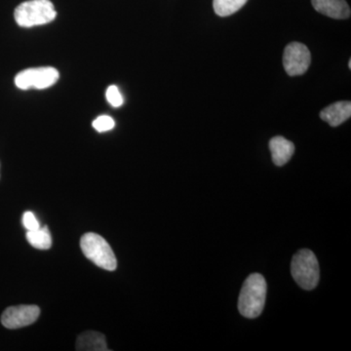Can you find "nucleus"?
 Segmentation results:
<instances>
[{
  "mask_svg": "<svg viewBox=\"0 0 351 351\" xmlns=\"http://www.w3.org/2000/svg\"><path fill=\"white\" fill-rule=\"evenodd\" d=\"M23 225L27 230H38L40 228L38 219L32 212H25L23 216Z\"/></svg>",
  "mask_w": 351,
  "mask_h": 351,
  "instance_id": "nucleus-16",
  "label": "nucleus"
},
{
  "mask_svg": "<svg viewBox=\"0 0 351 351\" xmlns=\"http://www.w3.org/2000/svg\"><path fill=\"white\" fill-rule=\"evenodd\" d=\"M27 239L32 247L39 250H48L52 245V239L47 226L39 228L38 230H27Z\"/></svg>",
  "mask_w": 351,
  "mask_h": 351,
  "instance_id": "nucleus-12",
  "label": "nucleus"
},
{
  "mask_svg": "<svg viewBox=\"0 0 351 351\" xmlns=\"http://www.w3.org/2000/svg\"><path fill=\"white\" fill-rule=\"evenodd\" d=\"M59 71L52 66L27 69L15 77L16 86L22 90L46 89L53 86L59 80Z\"/></svg>",
  "mask_w": 351,
  "mask_h": 351,
  "instance_id": "nucleus-5",
  "label": "nucleus"
},
{
  "mask_svg": "<svg viewBox=\"0 0 351 351\" xmlns=\"http://www.w3.org/2000/svg\"><path fill=\"white\" fill-rule=\"evenodd\" d=\"M106 95H107L108 103H110L113 108L121 107L122 104H123V98H122V95L120 93L119 88L114 86V85L108 87Z\"/></svg>",
  "mask_w": 351,
  "mask_h": 351,
  "instance_id": "nucleus-15",
  "label": "nucleus"
},
{
  "mask_svg": "<svg viewBox=\"0 0 351 351\" xmlns=\"http://www.w3.org/2000/svg\"><path fill=\"white\" fill-rule=\"evenodd\" d=\"M248 0H213L215 13L219 17H228L237 13Z\"/></svg>",
  "mask_w": 351,
  "mask_h": 351,
  "instance_id": "nucleus-13",
  "label": "nucleus"
},
{
  "mask_svg": "<svg viewBox=\"0 0 351 351\" xmlns=\"http://www.w3.org/2000/svg\"><path fill=\"white\" fill-rule=\"evenodd\" d=\"M291 274L300 287L313 290L319 282L320 270L317 258L313 252L302 249L293 257Z\"/></svg>",
  "mask_w": 351,
  "mask_h": 351,
  "instance_id": "nucleus-3",
  "label": "nucleus"
},
{
  "mask_svg": "<svg viewBox=\"0 0 351 351\" xmlns=\"http://www.w3.org/2000/svg\"><path fill=\"white\" fill-rule=\"evenodd\" d=\"M269 149L272 161L279 167L285 165L295 152L294 144L281 136H276L270 140Z\"/></svg>",
  "mask_w": 351,
  "mask_h": 351,
  "instance_id": "nucleus-10",
  "label": "nucleus"
},
{
  "mask_svg": "<svg viewBox=\"0 0 351 351\" xmlns=\"http://www.w3.org/2000/svg\"><path fill=\"white\" fill-rule=\"evenodd\" d=\"M40 315L38 306H10L1 316V323L7 329H20L34 324Z\"/></svg>",
  "mask_w": 351,
  "mask_h": 351,
  "instance_id": "nucleus-7",
  "label": "nucleus"
},
{
  "mask_svg": "<svg viewBox=\"0 0 351 351\" xmlns=\"http://www.w3.org/2000/svg\"><path fill=\"white\" fill-rule=\"evenodd\" d=\"M267 281L262 274H253L247 277L239 295V313L251 319L260 316L267 300Z\"/></svg>",
  "mask_w": 351,
  "mask_h": 351,
  "instance_id": "nucleus-1",
  "label": "nucleus"
},
{
  "mask_svg": "<svg viewBox=\"0 0 351 351\" xmlns=\"http://www.w3.org/2000/svg\"><path fill=\"white\" fill-rule=\"evenodd\" d=\"M317 12L337 20H346L350 17V8L346 0H311Z\"/></svg>",
  "mask_w": 351,
  "mask_h": 351,
  "instance_id": "nucleus-8",
  "label": "nucleus"
},
{
  "mask_svg": "<svg viewBox=\"0 0 351 351\" xmlns=\"http://www.w3.org/2000/svg\"><path fill=\"white\" fill-rule=\"evenodd\" d=\"M348 66H350V69H351V60H350V64H348Z\"/></svg>",
  "mask_w": 351,
  "mask_h": 351,
  "instance_id": "nucleus-17",
  "label": "nucleus"
},
{
  "mask_svg": "<svg viewBox=\"0 0 351 351\" xmlns=\"http://www.w3.org/2000/svg\"><path fill=\"white\" fill-rule=\"evenodd\" d=\"M76 350L107 351V341L101 332L89 331L80 335L76 341Z\"/></svg>",
  "mask_w": 351,
  "mask_h": 351,
  "instance_id": "nucleus-11",
  "label": "nucleus"
},
{
  "mask_svg": "<svg viewBox=\"0 0 351 351\" xmlns=\"http://www.w3.org/2000/svg\"><path fill=\"white\" fill-rule=\"evenodd\" d=\"M114 120L108 115H101L98 119H95L93 121V127L95 130L103 133V132H107L112 130L114 127Z\"/></svg>",
  "mask_w": 351,
  "mask_h": 351,
  "instance_id": "nucleus-14",
  "label": "nucleus"
},
{
  "mask_svg": "<svg viewBox=\"0 0 351 351\" xmlns=\"http://www.w3.org/2000/svg\"><path fill=\"white\" fill-rule=\"evenodd\" d=\"M57 12L50 0H29L23 2L14 12L16 23L22 27L48 24L56 18Z\"/></svg>",
  "mask_w": 351,
  "mask_h": 351,
  "instance_id": "nucleus-2",
  "label": "nucleus"
},
{
  "mask_svg": "<svg viewBox=\"0 0 351 351\" xmlns=\"http://www.w3.org/2000/svg\"><path fill=\"white\" fill-rule=\"evenodd\" d=\"M80 247L85 257L101 269L108 271L117 269V261L112 247L100 235L93 232L86 233L80 240Z\"/></svg>",
  "mask_w": 351,
  "mask_h": 351,
  "instance_id": "nucleus-4",
  "label": "nucleus"
},
{
  "mask_svg": "<svg viewBox=\"0 0 351 351\" xmlns=\"http://www.w3.org/2000/svg\"><path fill=\"white\" fill-rule=\"evenodd\" d=\"M351 117L350 101H337L329 107L321 110L320 117L323 121H326L330 126L337 127L343 124Z\"/></svg>",
  "mask_w": 351,
  "mask_h": 351,
  "instance_id": "nucleus-9",
  "label": "nucleus"
},
{
  "mask_svg": "<svg viewBox=\"0 0 351 351\" xmlns=\"http://www.w3.org/2000/svg\"><path fill=\"white\" fill-rule=\"evenodd\" d=\"M311 52L304 44L292 43L284 50L283 66L290 76L304 75L311 66Z\"/></svg>",
  "mask_w": 351,
  "mask_h": 351,
  "instance_id": "nucleus-6",
  "label": "nucleus"
}]
</instances>
